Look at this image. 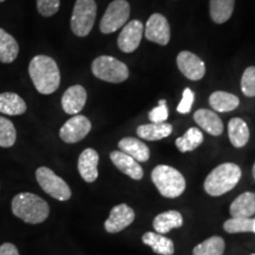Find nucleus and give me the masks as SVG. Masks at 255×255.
Wrapping results in <instances>:
<instances>
[{
	"mask_svg": "<svg viewBox=\"0 0 255 255\" xmlns=\"http://www.w3.org/2000/svg\"><path fill=\"white\" fill-rule=\"evenodd\" d=\"M28 73L36 90L41 95L53 94L60 84V72L55 59L39 55L32 58Z\"/></svg>",
	"mask_w": 255,
	"mask_h": 255,
	"instance_id": "1",
	"label": "nucleus"
},
{
	"mask_svg": "<svg viewBox=\"0 0 255 255\" xmlns=\"http://www.w3.org/2000/svg\"><path fill=\"white\" fill-rule=\"evenodd\" d=\"M12 212L24 222L37 225L47 219L50 208L41 197L32 193H20L12 200Z\"/></svg>",
	"mask_w": 255,
	"mask_h": 255,
	"instance_id": "2",
	"label": "nucleus"
},
{
	"mask_svg": "<svg viewBox=\"0 0 255 255\" xmlns=\"http://www.w3.org/2000/svg\"><path fill=\"white\" fill-rule=\"evenodd\" d=\"M242 171L235 163H222L205 180V190L210 196H221L231 191L240 181Z\"/></svg>",
	"mask_w": 255,
	"mask_h": 255,
	"instance_id": "3",
	"label": "nucleus"
},
{
	"mask_svg": "<svg viewBox=\"0 0 255 255\" xmlns=\"http://www.w3.org/2000/svg\"><path fill=\"white\" fill-rule=\"evenodd\" d=\"M151 180L159 194L168 199H176L184 193L186 180L180 171L169 165H157L151 171Z\"/></svg>",
	"mask_w": 255,
	"mask_h": 255,
	"instance_id": "4",
	"label": "nucleus"
},
{
	"mask_svg": "<svg viewBox=\"0 0 255 255\" xmlns=\"http://www.w3.org/2000/svg\"><path fill=\"white\" fill-rule=\"evenodd\" d=\"M91 70L96 77L109 83H122L129 77V69L126 64L110 56L97 57L92 62Z\"/></svg>",
	"mask_w": 255,
	"mask_h": 255,
	"instance_id": "5",
	"label": "nucleus"
},
{
	"mask_svg": "<svg viewBox=\"0 0 255 255\" xmlns=\"http://www.w3.org/2000/svg\"><path fill=\"white\" fill-rule=\"evenodd\" d=\"M97 6L95 0H77L71 17V30L77 37H87L94 27Z\"/></svg>",
	"mask_w": 255,
	"mask_h": 255,
	"instance_id": "6",
	"label": "nucleus"
},
{
	"mask_svg": "<svg viewBox=\"0 0 255 255\" xmlns=\"http://www.w3.org/2000/svg\"><path fill=\"white\" fill-rule=\"evenodd\" d=\"M36 178L47 195L58 201H66L71 197V189L68 183L46 167H40L36 171Z\"/></svg>",
	"mask_w": 255,
	"mask_h": 255,
	"instance_id": "7",
	"label": "nucleus"
},
{
	"mask_svg": "<svg viewBox=\"0 0 255 255\" xmlns=\"http://www.w3.org/2000/svg\"><path fill=\"white\" fill-rule=\"evenodd\" d=\"M130 5L127 0H115L108 6L102 18L100 28L105 34L113 33L123 27L129 19Z\"/></svg>",
	"mask_w": 255,
	"mask_h": 255,
	"instance_id": "8",
	"label": "nucleus"
},
{
	"mask_svg": "<svg viewBox=\"0 0 255 255\" xmlns=\"http://www.w3.org/2000/svg\"><path fill=\"white\" fill-rule=\"evenodd\" d=\"M91 130V122L83 115H75L60 128L59 136L65 143H77L88 136Z\"/></svg>",
	"mask_w": 255,
	"mask_h": 255,
	"instance_id": "9",
	"label": "nucleus"
},
{
	"mask_svg": "<svg viewBox=\"0 0 255 255\" xmlns=\"http://www.w3.org/2000/svg\"><path fill=\"white\" fill-rule=\"evenodd\" d=\"M145 38L159 45H167L170 40V26L167 18L159 13L150 15L145 24Z\"/></svg>",
	"mask_w": 255,
	"mask_h": 255,
	"instance_id": "10",
	"label": "nucleus"
},
{
	"mask_svg": "<svg viewBox=\"0 0 255 255\" xmlns=\"http://www.w3.org/2000/svg\"><path fill=\"white\" fill-rule=\"evenodd\" d=\"M178 70L190 81H200L206 75V65L196 55L189 51H182L177 56Z\"/></svg>",
	"mask_w": 255,
	"mask_h": 255,
	"instance_id": "11",
	"label": "nucleus"
},
{
	"mask_svg": "<svg viewBox=\"0 0 255 255\" xmlns=\"http://www.w3.org/2000/svg\"><path fill=\"white\" fill-rule=\"evenodd\" d=\"M143 30H144V26L139 20H131L126 24V27H123V30L121 31L119 40H117L121 51L126 53L133 52L141 43Z\"/></svg>",
	"mask_w": 255,
	"mask_h": 255,
	"instance_id": "12",
	"label": "nucleus"
},
{
	"mask_svg": "<svg viewBox=\"0 0 255 255\" xmlns=\"http://www.w3.org/2000/svg\"><path fill=\"white\" fill-rule=\"evenodd\" d=\"M135 220V212L129 206L123 205L115 206L111 209L109 218L104 223L105 231L108 233H119L130 226Z\"/></svg>",
	"mask_w": 255,
	"mask_h": 255,
	"instance_id": "13",
	"label": "nucleus"
},
{
	"mask_svg": "<svg viewBox=\"0 0 255 255\" xmlns=\"http://www.w3.org/2000/svg\"><path fill=\"white\" fill-rule=\"evenodd\" d=\"M87 90L82 85H72L62 97L63 110L69 115H78L87 103Z\"/></svg>",
	"mask_w": 255,
	"mask_h": 255,
	"instance_id": "14",
	"label": "nucleus"
},
{
	"mask_svg": "<svg viewBox=\"0 0 255 255\" xmlns=\"http://www.w3.org/2000/svg\"><path fill=\"white\" fill-rule=\"evenodd\" d=\"M98 162L100 156L94 149L88 148L82 152L78 158V171L85 182L92 183L98 177Z\"/></svg>",
	"mask_w": 255,
	"mask_h": 255,
	"instance_id": "15",
	"label": "nucleus"
},
{
	"mask_svg": "<svg viewBox=\"0 0 255 255\" xmlns=\"http://www.w3.org/2000/svg\"><path fill=\"white\" fill-rule=\"evenodd\" d=\"M110 158L119 170L128 175L129 177H131L132 180L138 181L143 177V169L141 165H139L135 158L127 155L126 152L113 151L110 154Z\"/></svg>",
	"mask_w": 255,
	"mask_h": 255,
	"instance_id": "16",
	"label": "nucleus"
},
{
	"mask_svg": "<svg viewBox=\"0 0 255 255\" xmlns=\"http://www.w3.org/2000/svg\"><path fill=\"white\" fill-rule=\"evenodd\" d=\"M194 121L201 129L210 135L220 136L223 132V123L214 111L208 109H200L194 114Z\"/></svg>",
	"mask_w": 255,
	"mask_h": 255,
	"instance_id": "17",
	"label": "nucleus"
},
{
	"mask_svg": "<svg viewBox=\"0 0 255 255\" xmlns=\"http://www.w3.org/2000/svg\"><path fill=\"white\" fill-rule=\"evenodd\" d=\"M121 151L131 156L137 162H146L150 157V150L144 142L139 141L135 137H126L119 143Z\"/></svg>",
	"mask_w": 255,
	"mask_h": 255,
	"instance_id": "18",
	"label": "nucleus"
},
{
	"mask_svg": "<svg viewBox=\"0 0 255 255\" xmlns=\"http://www.w3.org/2000/svg\"><path fill=\"white\" fill-rule=\"evenodd\" d=\"M233 218H252L255 214V194L251 191L239 195L229 208Z\"/></svg>",
	"mask_w": 255,
	"mask_h": 255,
	"instance_id": "19",
	"label": "nucleus"
},
{
	"mask_svg": "<svg viewBox=\"0 0 255 255\" xmlns=\"http://www.w3.org/2000/svg\"><path fill=\"white\" fill-rule=\"evenodd\" d=\"M183 225V218L177 210H168V212L158 214L152 221L154 229L158 234H167L174 228H180Z\"/></svg>",
	"mask_w": 255,
	"mask_h": 255,
	"instance_id": "20",
	"label": "nucleus"
},
{
	"mask_svg": "<svg viewBox=\"0 0 255 255\" xmlns=\"http://www.w3.org/2000/svg\"><path fill=\"white\" fill-rule=\"evenodd\" d=\"M26 103L20 96L14 92L0 94V113L8 116H18L26 111Z\"/></svg>",
	"mask_w": 255,
	"mask_h": 255,
	"instance_id": "21",
	"label": "nucleus"
},
{
	"mask_svg": "<svg viewBox=\"0 0 255 255\" xmlns=\"http://www.w3.org/2000/svg\"><path fill=\"white\" fill-rule=\"evenodd\" d=\"M229 141L235 148H242L250 141V129L244 120L235 117L228 123Z\"/></svg>",
	"mask_w": 255,
	"mask_h": 255,
	"instance_id": "22",
	"label": "nucleus"
},
{
	"mask_svg": "<svg viewBox=\"0 0 255 255\" xmlns=\"http://www.w3.org/2000/svg\"><path fill=\"white\" fill-rule=\"evenodd\" d=\"M173 132V126L169 123L143 124L137 128V135L145 141H158L168 137Z\"/></svg>",
	"mask_w": 255,
	"mask_h": 255,
	"instance_id": "23",
	"label": "nucleus"
},
{
	"mask_svg": "<svg viewBox=\"0 0 255 255\" xmlns=\"http://www.w3.org/2000/svg\"><path fill=\"white\" fill-rule=\"evenodd\" d=\"M142 241L159 255H173L175 252L174 242L170 239L163 237V234L148 232L142 237Z\"/></svg>",
	"mask_w": 255,
	"mask_h": 255,
	"instance_id": "24",
	"label": "nucleus"
},
{
	"mask_svg": "<svg viewBox=\"0 0 255 255\" xmlns=\"http://www.w3.org/2000/svg\"><path fill=\"white\" fill-rule=\"evenodd\" d=\"M209 104L218 113H229L237 109L240 104V100L229 92L215 91L210 95Z\"/></svg>",
	"mask_w": 255,
	"mask_h": 255,
	"instance_id": "25",
	"label": "nucleus"
},
{
	"mask_svg": "<svg viewBox=\"0 0 255 255\" xmlns=\"http://www.w3.org/2000/svg\"><path fill=\"white\" fill-rule=\"evenodd\" d=\"M235 0H210V18L216 24H223L229 20L234 11Z\"/></svg>",
	"mask_w": 255,
	"mask_h": 255,
	"instance_id": "26",
	"label": "nucleus"
},
{
	"mask_svg": "<svg viewBox=\"0 0 255 255\" xmlns=\"http://www.w3.org/2000/svg\"><path fill=\"white\" fill-rule=\"evenodd\" d=\"M19 53V44L11 34L0 28V62L8 64L14 62Z\"/></svg>",
	"mask_w": 255,
	"mask_h": 255,
	"instance_id": "27",
	"label": "nucleus"
},
{
	"mask_svg": "<svg viewBox=\"0 0 255 255\" xmlns=\"http://www.w3.org/2000/svg\"><path fill=\"white\" fill-rule=\"evenodd\" d=\"M203 142V133L197 128H190L182 137L176 139V146L181 152L195 150Z\"/></svg>",
	"mask_w": 255,
	"mask_h": 255,
	"instance_id": "28",
	"label": "nucleus"
},
{
	"mask_svg": "<svg viewBox=\"0 0 255 255\" xmlns=\"http://www.w3.org/2000/svg\"><path fill=\"white\" fill-rule=\"evenodd\" d=\"M225 240L220 237H212L197 245L193 255H223Z\"/></svg>",
	"mask_w": 255,
	"mask_h": 255,
	"instance_id": "29",
	"label": "nucleus"
},
{
	"mask_svg": "<svg viewBox=\"0 0 255 255\" xmlns=\"http://www.w3.org/2000/svg\"><path fill=\"white\" fill-rule=\"evenodd\" d=\"M223 229L229 234H237V233L255 234V218H232L225 222Z\"/></svg>",
	"mask_w": 255,
	"mask_h": 255,
	"instance_id": "30",
	"label": "nucleus"
},
{
	"mask_svg": "<svg viewBox=\"0 0 255 255\" xmlns=\"http://www.w3.org/2000/svg\"><path fill=\"white\" fill-rule=\"evenodd\" d=\"M17 131L11 121L0 116V146L9 148L15 143Z\"/></svg>",
	"mask_w": 255,
	"mask_h": 255,
	"instance_id": "31",
	"label": "nucleus"
},
{
	"mask_svg": "<svg viewBox=\"0 0 255 255\" xmlns=\"http://www.w3.org/2000/svg\"><path fill=\"white\" fill-rule=\"evenodd\" d=\"M241 90L247 97L255 96V66H250L245 70L241 78Z\"/></svg>",
	"mask_w": 255,
	"mask_h": 255,
	"instance_id": "32",
	"label": "nucleus"
},
{
	"mask_svg": "<svg viewBox=\"0 0 255 255\" xmlns=\"http://www.w3.org/2000/svg\"><path fill=\"white\" fill-rule=\"evenodd\" d=\"M60 0H37L38 12L44 17H51L58 12Z\"/></svg>",
	"mask_w": 255,
	"mask_h": 255,
	"instance_id": "33",
	"label": "nucleus"
},
{
	"mask_svg": "<svg viewBox=\"0 0 255 255\" xmlns=\"http://www.w3.org/2000/svg\"><path fill=\"white\" fill-rule=\"evenodd\" d=\"M169 111L167 107V102L164 100L159 101L158 107H156L155 109H152L150 113H149V120H150L152 123H163L167 121Z\"/></svg>",
	"mask_w": 255,
	"mask_h": 255,
	"instance_id": "34",
	"label": "nucleus"
},
{
	"mask_svg": "<svg viewBox=\"0 0 255 255\" xmlns=\"http://www.w3.org/2000/svg\"><path fill=\"white\" fill-rule=\"evenodd\" d=\"M194 98H195V94L190 90L189 88H186L183 91L182 100H181L180 104L177 105V111L180 114H188L191 110L193 107Z\"/></svg>",
	"mask_w": 255,
	"mask_h": 255,
	"instance_id": "35",
	"label": "nucleus"
},
{
	"mask_svg": "<svg viewBox=\"0 0 255 255\" xmlns=\"http://www.w3.org/2000/svg\"><path fill=\"white\" fill-rule=\"evenodd\" d=\"M0 255H19V252L13 244H4L0 246Z\"/></svg>",
	"mask_w": 255,
	"mask_h": 255,
	"instance_id": "36",
	"label": "nucleus"
},
{
	"mask_svg": "<svg viewBox=\"0 0 255 255\" xmlns=\"http://www.w3.org/2000/svg\"><path fill=\"white\" fill-rule=\"evenodd\" d=\"M253 177H254V180H255V163L253 165Z\"/></svg>",
	"mask_w": 255,
	"mask_h": 255,
	"instance_id": "37",
	"label": "nucleus"
},
{
	"mask_svg": "<svg viewBox=\"0 0 255 255\" xmlns=\"http://www.w3.org/2000/svg\"><path fill=\"white\" fill-rule=\"evenodd\" d=\"M2 1H5V0H0V2H2Z\"/></svg>",
	"mask_w": 255,
	"mask_h": 255,
	"instance_id": "38",
	"label": "nucleus"
},
{
	"mask_svg": "<svg viewBox=\"0 0 255 255\" xmlns=\"http://www.w3.org/2000/svg\"><path fill=\"white\" fill-rule=\"evenodd\" d=\"M251 255H255V254H251Z\"/></svg>",
	"mask_w": 255,
	"mask_h": 255,
	"instance_id": "39",
	"label": "nucleus"
}]
</instances>
